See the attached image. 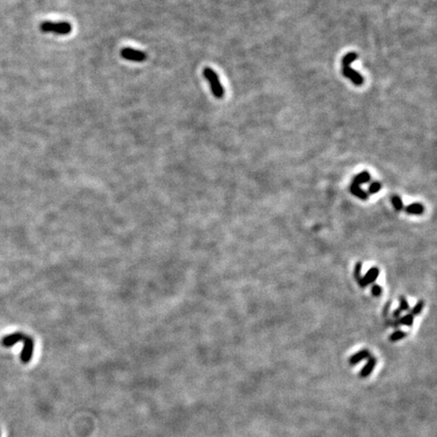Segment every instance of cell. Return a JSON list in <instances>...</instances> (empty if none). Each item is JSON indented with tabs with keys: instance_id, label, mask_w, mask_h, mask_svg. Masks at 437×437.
<instances>
[{
	"instance_id": "1",
	"label": "cell",
	"mask_w": 437,
	"mask_h": 437,
	"mask_svg": "<svg viewBox=\"0 0 437 437\" xmlns=\"http://www.w3.org/2000/svg\"><path fill=\"white\" fill-rule=\"evenodd\" d=\"M358 58V55L354 52L347 53L342 59V72L346 78H349L353 84L359 86L364 83V77L357 71L351 68V63Z\"/></svg>"
},
{
	"instance_id": "2",
	"label": "cell",
	"mask_w": 437,
	"mask_h": 437,
	"mask_svg": "<svg viewBox=\"0 0 437 437\" xmlns=\"http://www.w3.org/2000/svg\"><path fill=\"white\" fill-rule=\"evenodd\" d=\"M43 33H54L57 35H69L72 31V25L68 21H43L40 25Z\"/></svg>"
},
{
	"instance_id": "3",
	"label": "cell",
	"mask_w": 437,
	"mask_h": 437,
	"mask_svg": "<svg viewBox=\"0 0 437 437\" xmlns=\"http://www.w3.org/2000/svg\"><path fill=\"white\" fill-rule=\"evenodd\" d=\"M203 76H204V78L207 79V81L209 82V84L211 86L212 93L214 94V96L216 98H223L224 93H225L224 87L221 84L220 79H218V76L217 75V73L211 68H204Z\"/></svg>"
},
{
	"instance_id": "4",
	"label": "cell",
	"mask_w": 437,
	"mask_h": 437,
	"mask_svg": "<svg viewBox=\"0 0 437 437\" xmlns=\"http://www.w3.org/2000/svg\"><path fill=\"white\" fill-rule=\"evenodd\" d=\"M21 342L23 343V348L20 354V359L23 364H29L34 354V347H35L34 340L30 336L24 334Z\"/></svg>"
},
{
	"instance_id": "5",
	"label": "cell",
	"mask_w": 437,
	"mask_h": 437,
	"mask_svg": "<svg viewBox=\"0 0 437 437\" xmlns=\"http://www.w3.org/2000/svg\"><path fill=\"white\" fill-rule=\"evenodd\" d=\"M121 56L127 61L138 63L144 62L147 59V55L144 52H142V51L134 50L132 48H124L121 51Z\"/></svg>"
},
{
	"instance_id": "6",
	"label": "cell",
	"mask_w": 437,
	"mask_h": 437,
	"mask_svg": "<svg viewBox=\"0 0 437 437\" xmlns=\"http://www.w3.org/2000/svg\"><path fill=\"white\" fill-rule=\"evenodd\" d=\"M379 275H380V269L377 266L371 267L366 273V274L364 277H362L361 281H359V286L362 288H365L370 284H374L379 277Z\"/></svg>"
},
{
	"instance_id": "7",
	"label": "cell",
	"mask_w": 437,
	"mask_h": 437,
	"mask_svg": "<svg viewBox=\"0 0 437 437\" xmlns=\"http://www.w3.org/2000/svg\"><path fill=\"white\" fill-rule=\"evenodd\" d=\"M376 365H377V359L375 357L369 356L366 364L362 368L361 372H359V377L363 378V379L369 377L370 374L372 372V370L375 369Z\"/></svg>"
},
{
	"instance_id": "8",
	"label": "cell",
	"mask_w": 437,
	"mask_h": 437,
	"mask_svg": "<svg viewBox=\"0 0 437 437\" xmlns=\"http://www.w3.org/2000/svg\"><path fill=\"white\" fill-rule=\"evenodd\" d=\"M370 356V353L367 349H363L361 351H358L356 353H354L350 358H349V364L350 365H356L357 364H359L361 362L364 361V359L368 358Z\"/></svg>"
},
{
	"instance_id": "9",
	"label": "cell",
	"mask_w": 437,
	"mask_h": 437,
	"mask_svg": "<svg viewBox=\"0 0 437 437\" xmlns=\"http://www.w3.org/2000/svg\"><path fill=\"white\" fill-rule=\"evenodd\" d=\"M350 191H351V194H352L353 196H355L356 198L361 199V200H366L368 199L367 192L364 191V190L361 186H359V185H356V184L352 183V184L350 185Z\"/></svg>"
},
{
	"instance_id": "10",
	"label": "cell",
	"mask_w": 437,
	"mask_h": 437,
	"mask_svg": "<svg viewBox=\"0 0 437 437\" xmlns=\"http://www.w3.org/2000/svg\"><path fill=\"white\" fill-rule=\"evenodd\" d=\"M405 212L410 215H422L424 213V207L419 202L411 203L405 208Z\"/></svg>"
},
{
	"instance_id": "11",
	"label": "cell",
	"mask_w": 437,
	"mask_h": 437,
	"mask_svg": "<svg viewBox=\"0 0 437 437\" xmlns=\"http://www.w3.org/2000/svg\"><path fill=\"white\" fill-rule=\"evenodd\" d=\"M370 181V175L367 171H364L362 173L357 174L354 178H353V183L356 185H361V184H364L369 182Z\"/></svg>"
},
{
	"instance_id": "12",
	"label": "cell",
	"mask_w": 437,
	"mask_h": 437,
	"mask_svg": "<svg viewBox=\"0 0 437 437\" xmlns=\"http://www.w3.org/2000/svg\"><path fill=\"white\" fill-rule=\"evenodd\" d=\"M398 321H399L400 325L411 327V326H413V323H414V316L411 314H407V315L403 316L402 318L398 319Z\"/></svg>"
},
{
	"instance_id": "13",
	"label": "cell",
	"mask_w": 437,
	"mask_h": 437,
	"mask_svg": "<svg viewBox=\"0 0 437 437\" xmlns=\"http://www.w3.org/2000/svg\"><path fill=\"white\" fill-rule=\"evenodd\" d=\"M406 336H407V333H406V332H404V331H402V330H396L395 332H393V333L391 334L390 337H389V339H390V341H392V342H397V341H399V340L405 338Z\"/></svg>"
},
{
	"instance_id": "14",
	"label": "cell",
	"mask_w": 437,
	"mask_h": 437,
	"mask_svg": "<svg viewBox=\"0 0 437 437\" xmlns=\"http://www.w3.org/2000/svg\"><path fill=\"white\" fill-rule=\"evenodd\" d=\"M392 203L394 205V208L396 211H402L404 210V204H403V200H401V198L399 196H394L392 198Z\"/></svg>"
},
{
	"instance_id": "15",
	"label": "cell",
	"mask_w": 437,
	"mask_h": 437,
	"mask_svg": "<svg viewBox=\"0 0 437 437\" xmlns=\"http://www.w3.org/2000/svg\"><path fill=\"white\" fill-rule=\"evenodd\" d=\"M423 308H424V302L423 301H419L413 308H412V310H411V315H413V316H417V315H419L422 311H423Z\"/></svg>"
},
{
	"instance_id": "16",
	"label": "cell",
	"mask_w": 437,
	"mask_h": 437,
	"mask_svg": "<svg viewBox=\"0 0 437 437\" xmlns=\"http://www.w3.org/2000/svg\"><path fill=\"white\" fill-rule=\"evenodd\" d=\"M382 189V184L378 182H375L370 183L369 187H368V194L369 195H376L378 192Z\"/></svg>"
},
{
	"instance_id": "17",
	"label": "cell",
	"mask_w": 437,
	"mask_h": 437,
	"mask_svg": "<svg viewBox=\"0 0 437 437\" xmlns=\"http://www.w3.org/2000/svg\"><path fill=\"white\" fill-rule=\"evenodd\" d=\"M362 267H363V263L361 261L356 262V264L354 266V277L358 281V284H359V281H361V279H362V276H361Z\"/></svg>"
},
{
	"instance_id": "18",
	"label": "cell",
	"mask_w": 437,
	"mask_h": 437,
	"mask_svg": "<svg viewBox=\"0 0 437 437\" xmlns=\"http://www.w3.org/2000/svg\"><path fill=\"white\" fill-rule=\"evenodd\" d=\"M399 309L403 312V311H408L409 309H410V306H409V303H408V301H407V299L405 298V297H401L400 298V307H399Z\"/></svg>"
},
{
	"instance_id": "19",
	"label": "cell",
	"mask_w": 437,
	"mask_h": 437,
	"mask_svg": "<svg viewBox=\"0 0 437 437\" xmlns=\"http://www.w3.org/2000/svg\"><path fill=\"white\" fill-rule=\"evenodd\" d=\"M382 287L381 286H379V285H374L371 287V294L374 295V297H380V295L382 294Z\"/></svg>"
},
{
	"instance_id": "20",
	"label": "cell",
	"mask_w": 437,
	"mask_h": 437,
	"mask_svg": "<svg viewBox=\"0 0 437 437\" xmlns=\"http://www.w3.org/2000/svg\"><path fill=\"white\" fill-rule=\"evenodd\" d=\"M401 313H402V311H401L400 309H397V310H395V311H394V313H393V317H394V319H395V320L399 319V318H400V316H401Z\"/></svg>"
},
{
	"instance_id": "21",
	"label": "cell",
	"mask_w": 437,
	"mask_h": 437,
	"mask_svg": "<svg viewBox=\"0 0 437 437\" xmlns=\"http://www.w3.org/2000/svg\"><path fill=\"white\" fill-rule=\"evenodd\" d=\"M390 306H391V303H388L387 306H385L384 310H383V315H384V316H387V315H388V311H390Z\"/></svg>"
}]
</instances>
